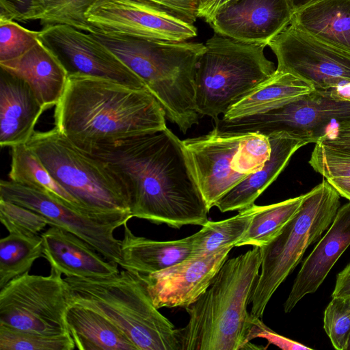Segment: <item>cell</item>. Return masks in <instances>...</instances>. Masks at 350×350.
Instances as JSON below:
<instances>
[{"label": "cell", "instance_id": "obj_47", "mask_svg": "<svg viewBox=\"0 0 350 350\" xmlns=\"http://www.w3.org/2000/svg\"><path fill=\"white\" fill-rule=\"evenodd\" d=\"M347 350H350V343H349V347H348Z\"/></svg>", "mask_w": 350, "mask_h": 350}, {"label": "cell", "instance_id": "obj_40", "mask_svg": "<svg viewBox=\"0 0 350 350\" xmlns=\"http://www.w3.org/2000/svg\"><path fill=\"white\" fill-rule=\"evenodd\" d=\"M176 14L188 23L193 24L198 18L201 0H146Z\"/></svg>", "mask_w": 350, "mask_h": 350}, {"label": "cell", "instance_id": "obj_16", "mask_svg": "<svg viewBox=\"0 0 350 350\" xmlns=\"http://www.w3.org/2000/svg\"><path fill=\"white\" fill-rule=\"evenodd\" d=\"M234 246L206 256H191L161 271L142 274L157 308L187 307L211 286Z\"/></svg>", "mask_w": 350, "mask_h": 350}, {"label": "cell", "instance_id": "obj_32", "mask_svg": "<svg viewBox=\"0 0 350 350\" xmlns=\"http://www.w3.org/2000/svg\"><path fill=\"white\" fill-rule=\"evenodd\" d=\"M42 13L41 24L65 25L86 33L94 28L88 22L86 14L98 0H41Z\"/></svg>", "mask_w": 350, "mask_h": 350}, {"label": "cell", "instance_id": "obj_31", "mask_svg": "<svg viewBox=\"0 0 350 350\" xmlns=\"http://www.w3.org/2000/svg\"><path fill=\"white\" fill-rule=\"evenodd\" d=\"M69 333L48 334L0 325V350H73Z\"/></svg>", "mask_w": 350, "mask_h": 350}, {"label": "cell", "instance_id": "obj_44", "mask_svg": "<svg viewBox=\"0 0 350 350\" xmlns=\"http://www.w3.org/2000/svg\"><path fill=\"white\" fill-rule=\"evenodd\" d=\"M338 192L341 197L350 201V177L327 180Z\"/></svg>", "mask_w": 350, "mask_h": 350}, {"label": "cell", "instance_id": "obj_38", "mask_svg": "<svg viewBox=\"0 0 350 350\" xmlns=\"http://www.w3.org/2000/svg\"><path fill=\"white\" fill-rule=\"evenodd\" d=\"M42 13L41 0H0V18L20 22L38 20Z\"/></svg>", "mask_w": 350, "mask_h": 350}, {"label": "cell", "instance_id": "obj_28", "mask_svg": "<svg viewBox=\"0 0 350 350\" xmlns=\"http://www.w3.org/2000/svg\"><path fill=\"white\" fill-rule=\"evenodd\" d=\"M259 206L255 204L230 218L219 221H207L192 234L191 256H206L226 247L234 246L247 231Z\"/></svg>", "mask_w": 350, "mask_h": 350}, {"label": "cell", "instance_id": "obj_10", "mask_svg": "<svg viewBox=\"0 0 350 350\" xmlns=\"http://www.w3.org/2000/svg\"><path fill=\"white\" fill-rule=\"evenodd\" d=\"M350 124V101L332 98L327 90L311 93L267 112L233 120L218 119L215 127L223 132L257 133L268 137L286 132L317 143L328 131Z\"/></svg>", "mask_w": 350, "mask_h": 350}, {"label": "cell", "instance_id": "obj_7", "mask_svg": "<svg viewBox=\"0 0 350 350\" xmlns=\"http://www.w3.org/2000/svg\"><path fill=\"white\" fill-rule=\"evenodd\" d=\"M196 73V106L200 115L218 120L230 107L270 78L274 63L264 44L245 43L215 33L205 43Z\"/></svg>", "mask_w": 350, "mask_h": 350}, {"label": "cell", "instance_id": "obj_6", "mask_svg": "<svg viewBox=\"0 0 350 350\" xmlns=\"http://www.w3.org/2000/svg\"><path fill=\"white\" fill-rule=\"evenodd\" d=\"M340 196L325 178L304 194L292 219L267 245L260 247V272L251 298L250 315L261 319L271 297L317 242L340 207Z\"/></svg>", "mask_w": 350, "mask_h": 350}, {"label": "cell", "instance_id": "obj_37", "mask_svg": "<svg viewBox=\"0 0 350 350\" xmlns=\"http://www.w3.org/2000/svg\"><path fill=\"white\" fill-rule=\"evenodd\" d=\"M271 146L268 137L257 133H247L241 144L235 170L245 176L260 169L269 159Z\"/></svg>", "mask_w": 350, "mask_h": 350}, {"label": "cell", "instance_id": "obj_17", "mask_svg": "<svg viewBox=\"0 0 350 350\" xmlns=\"http://www.w3.org/2000/svg\"><path fill=\"white\" fill-rule=\"evenodd\" d=\"M288 0H228L208 23L215 33L235 40L268 46L291 22Z\"/></svg>", "mask_w": 350, "mask_h": 350}, {"label": "cell", "instance_id": "obj_42", "mask_svg": "<svg viewBox=\"0 0 350 350\" xmlns=\"http://www.w3.org/2000/svg\"><path fill=\"white\" fill-rule=\"evenodd\" d=\"M334 296H350V262L336 276L332 294V297Z\"/></svg>", "mask_w": 350, "mask_h": 350}, {"label": "cell", "instance_id": "obj_13", "mask_svg": "<svg viewBox=\"0 0 350 350\" xmlns=\"http://www.w3.org/2000/svg\"><path fill=\"white\" fill-rule=\"evenodd\" d=\"M86 17L94 31L145 40L183 42L198 34L193 24L146 0H98Z\"/></svg>", "mask_w": 350, "mask_h": 350}, {"label": "cell", "instance_id": "obj_24", "mask_svg": "<svg viewBox=\"0 0 350 350\" xmlns=\"http://www.w3.org/2000/svg\"><path fill=\"white\" fill-rule=\"evenodd\" d=\"M291 23L326 44L350 53V0H321L295 12Z\"/></svg>", "mask_w": 350, "mask_h": 350}, {"label": "cell", "instance_id": "obj_22", "mask_svg": "<svg viewBox=\"0 0 350 350\" xmlns=\"http://www.w3.org/2000/svg\"><path fill=\"white\" fill-rule=\"evenodd\" d=\"M0 68L25 81L45 110L59 102L68 77L57 57L40 40L21 57L0 63Z\"/></svg>", "mask_w": 350, "mask_h": 350}, {"label": "cell", "instance_id": "obj_41", "mask_svg": "<svg viewBox=\"0 0 350 350\" xmlns=\"http://www.w3.org/2000/svg\"><path fill=\"white\" fill-rule=\"evenodd\" d=\"M317 142L350 151V124L328 131Z\"/></svg>", "mask_w": 350, "mask_h": 350}, {"label": "cell", "instance_id": "obj_9", "mask_svg": "<svg viewBox=\"0 0 350 350\" xmlns=\"http://www.w3.org/2000/svg\"><path fill=\"white\" fill-rule=\"evenodd\" d=\"M62 273H26L0 289V325L48 334L68 333L66 314L72 304Z\"/></svg>", "mask_w": 350, "mask_h": 350}, {"label": "cell", "instance_id": "obj_33", "mask_svg": "<svg viewBox=\"0 0 350 350\" xmlns=\"http://www.w3.org/2000/svg\"><path fill=\"white\" fill-rule=\"evenodd\" d=\"M323 327L332 346L347 350L350 343V296H334L324 312Z\"/></svg>", "mask_w": 350, "mask_h": 350}, {"label": "cell", "instance_id": "obj_29", "mask_svg": "<svg viewBox=\"0 0 350 350\" xmlns=\"http://www.w3.org/2000/svg\"><path fill=\"white\" fill-rule=\"evenodd\" d=\"M43 256L41 235L10 232L0 239V289L17 276L28 273Z\"/></svg>", "mask_w": 350, "mask_h": 350}, {"label": "cell", "instance_id": "obj_4", "mask_svg": "<svg viewBox=\"0 0 350 350\" xmlns=\"http://www.w3.org/2000/svg\"><path fill=\"white\" fill-rule=\"evenodd\" d=\"M91 33L144 83L167 118L181 132L186 133L198 123L196 73L204 44L145 40L98 31Z\"/></svg>", "mask_w": 350, "mask_h": 350}, {"label": "cell", "instance_id": "obj_18", "mask_svg": "<svg viewBox=\"0 0 350 350\" xmlns=\"http://www.w3.org/2000/svg\"><path fill=\"white\" fill-rule=\"evenodd\" d=\"M350 246V201L340 206L325 234L304 261L284 304L290 312L306 295L314 293Z\"/></svg>", "mask_w": 350, "mask_h": 350}, {"label": "cell", "instance_id": "obj_26", "mask_svg": "<svg viewBox=\"0 0 350 350\" xmlns=\"http://www.w3.org/2000/svg\"><path fill=\"white\" fill-rule=\"evenodd\" d=\"M68 333L80 350H138L125 334L97 312L72 304L67 311Z\"/></svg>", "mask_w": 350, "mask_h": 350}, {"label": "cell", "instance_id": "obj_23", "mask_svg": "<svg viewBox=\"0 0 350 350\" xmlns=\"http://www.w3.org/2000/svg\"><path fill=\"white\" fill-rule=\"evenodd\" d=\"M121 240V261L124 269L142 274L155 273L191 256L192 235L174 241H155L135 235L127 222Z\"/></svg>", "mask_w": 350, "mask_h": 350}, {"label": "cell", "instance_id": "obj_20", "mask_svg": "<svg viewBox=\"0 0 350 350\" xmlns=\"http://www.w3.org/2000/svg\"><path fill=\"white\" fill-rule=\"evenodd\" d=\"M45 111L29 85L0 68V145L27 144Z\"/></svg>", "mask_w": 350, "mask_h": 350}, {"label": "cell", "instance_id": "obj_19", "mask_svg": "<svg viewBox=\"0 0 350 350\" xmlns=\"http://www.w3.org/2000/svg\"><path fill=\"white\" fill-rule=\"evenodd\" d=\"M43 257L53 268L66 276L104 277L119 272L94 247L75 234L57 226L41 233Z\"/></svg>", "mask_w": 350, "mask_h": 350}, {"label": "cell", "instance_id": "obj_39", "mask_svg": "<svg viewBox=\"0 0 350 350\" xmlns=\"http://www.w3.org/2000/svg\"><path fill=\"white\" fill-rule=\"evenodd\" d=\"M256 338H262L284 350H311V348L275 333L265 325L261 319L253 317L252 326L247 335L248 342Z\"/></svg>", "mask_w": 350, "mask_h": 350}, {"label": "cell", "instance_id": "obj_35", "mask_svg": "<svg viewBox=\"0 0 350 350\" xmlns=\"http://www.w3.org/2000/svg\"><path fill=\"white\" fill-rule=\"evenodd\" d=\"M309 164L326 180L350 177V151L315 143Z\"/></svg>", "mask_w": 350, "mask_h": 350}, {"label": "cell", "instance_id": "obj_5", "mask_svg": "<svg viewBox=\"0 0 350 350\" xmlns=\"http://www.w3.org/2000/svg\"><path fill=\"white\" fill-rule=\"evenodd\" d=\"M72 304L100 314L138 350H180L176 328L153 304L142 274L124 269L109 276H66Z\"/></svg>", "mask_w": 350, "mask_h": 350}, {"label": "cell", "instance_id": "obj_46", "mask_svg": "<svg viewBox=\"0 0 350 350\" xmlns=\"http://www.w3.org/2000/svg\"><path fill=\"white\" fill-rule=\"evenodd\" d=\"M319 1L321 0H288V2L293 12L295 14L304 7H306Z\"/></svg>", "mask_w": 350, "mask_h": 350}, {"label": "cell", "instance_id": "obj_27", "mask_svg": "<svg viewBox=\"0 0 350 350\" xmlns=\"http://www.w3.org/2000/svg\"><path fill=\"white\" fill-rule=\"evenodd\" d=\"M11 159L10 170L8 174L10 180L49 192L85 211L79 202L54 180L40 159L27 144L11 147Z\"/></svg>", "mask_w": 350, "mask_h": 350}, {"label": "cell", "instance_id": "obj_21", "mask_svg": "<svg viewBox=\"0 0 350 350\" xmlns=\"http://www.w3.org/2000/svg\"><path fill=\"white\" fill-rule=\"evenodd\" d=\"M268 139L271 146L269 159L216 202L215 206L221 212L240 211L254 204L256 200L285 168L293 154L309 144L284 131L273 133Z\"/></svg>", "mask_w": 350, "mask_h": 350}, {"label": "cell", "instance_id": "obj_1", "mask_svg": "<svg viewBox=\"0 0 350 350\" xmlns=\"http://www.w3.org/2000/svg\"><path fill=\"white\" fill-rule=\"evenodd\" d=\"M88 154L122 183L132 217L177 229L208 221L209 210L183 141L167 127L100 144Z\"/></svg>", "mask_w": 350, "mask_h": 350}, {"label": "cell", "instance_id": "obj_8", "mask_svg": "<svg viewBox=\"0 0 350 350\" xmlns=\"http://www.w3.org/2000/svg\"><path fill=\"white\" fill-rule=\"evenodd\" d=\"M27 145L88 213H131L126 190L107 165L77 148L55 127L35 131Z\"/></svg>", "mask_w": 350, "mask_h": 350}, {"label": "cell", "instance_id": "obj_15", "mask_svg": "<svg viewBox=\"0 0 350 350\" xmlns=\"http://www.w3.org/2000/svg\"><path fill=\"white\" fill-rule=\"evenodd\" d=\"M247 133L214 128L206 135L183 141L208 209L247 176L235 170L241 144Z\"/></svg>", "mask_w": 350, "mask_h": 350}, {"label": "cell", "instance_id": "obj_43", "mask_svg": "<svg viewBox=\"0 0 350 350\" xmlns=\"http://www.w3.org/2000/svg\"><path fill=\"white\" fill-rule=\"evenodd\" d=\"M227 1L228 0H201L198 16L208 23L217 10Z\"/></svg>", "mask_w": 350, "mask_h": 350}, {"label": "cell", "instance_id": "obj_12", "mask_svg": "<svg viewBox=\"0 0 350 350\" xmlns=\"http://www.w3.org/2000/svg\"><path fill=\"white\" fill-rule=\"evenodd\" d=\"M276 70L327 90L350 83V53L321 42L290 23L268 44Z\"/></svg>", "mask_w": 350, "mask_h": 350}, {"label": "cell", "instance_id": "obj_34", "mask_svg": "<svg viewBox=\"0 0 350 350\" xmlns=\"http://www.w3.org/2000/svg\"><path fill=\"white\" fill-rule=\"evenodd\" d=\"M40 42V31L0 18V63L16 59Z\"/></svg>", "mask_w": 350, "mask_h": 350}, {"label": "cell", "instance_id": "obj_25", "mask_svg": "<svg viewBox=\"0 0 350 350\" xmlns=\"http://www.w3.org/2000/svg\"><path fill=\"white\" fill-rule=\"evenodd\" d=\"M313 90V87L304 80L276 70L270 78L232 105L222 119L263 113L291 103Z\"/></svg>", "mask_w": 350, "mask_h": 350}, {"label": "cell", "instance_id": "obj_14", "mask_svg": "<svg viewBox=\"0 0 350 350\" xmlns=\"http://www.w3.org/2000/svg\"><path fill=\"white\" fill-rule=\"evenodd\" d=\"M40 40L57 57L68 76H89L134 88H146L133 71L90 33L65 25H47L40 31Z\"/></svg>", "mask_w": 350, "mask_h": 350}, {"label": "cell", "instance_id": "obj_30", "mask_svg": "<svg viewBox=\"0 0 350 350\" xmlns=\"http://www.w3.org/2000/svg\"><path fill=\"white\" fill-rule=\"evenodd\" d=\"M304 195L266 206H259L251 223L235 247H262L269 243L299 210Z\"/></svg>", "mask_w": 350, "mask_h": 350}, {"label": "cell", "instance_id": "obj_3", "mask_svg": "<svg viewBox=\"0 0 350 350\" xmlns=\"http://www.w3.org/2000/svg\"><path fill=\"white\" fill-rule=\"evenodd\" d=\"M260 265L259 247L226 260L207 290L185 308L189 321L176 329L180 350L266 349L247 340L253 317L247 308Z\"/></svg>", "mask_w": 350, "mask_h": 350}, {"label": "cell", "instance_id": "obj_11", "mask_svg": "<svg viewBox=\"0 0 350 350\" xmlns=\"http://www.w3.org/2000/svg\"><path fill=\"white\" fill-rule=\"evenodd\" d=\"M0 199L41 215L49 226H57L75 234L107 260L120 265L121 241L115 237L114 232L132 218L131 213L92 215L49 192L11 180H1Z\"/></svg>", "mask_w": 350, "mask_h": 350}, {"label": "cell", "instance_id": "obj_36", "mask_svg": "<svg viewBox=\"0 0 350 350\" xmlns=\"http://www.w3.org/2000/svg\"><path fill=\"white\" fill-rule=\"evenodd\" d=\"M0 221L10 232L40 235L48 225L41 215L14 203L0 199Z\"/></svg>", "mask_w": 350, "mask_h": 350}, {"label": "cell", "instance_id": "obj_2", "mask_svg": "<svg viewBox=\"0 0 350 350\" xmlns=\"http://www.w3.org/2000/svg\"><path fill=\"white\" fill-rule=\"evenodd\" d=\"M165 113L147 88L70 75L55 105V127L86 153L96 146L167 127Z\"/></svg>", "mask_w": 350, "mask_h": 350}, {"label": "cell", "instance_id": "obj_45", "mask_svg": "<svg viewBox=\"0 0 350 350\" xmlns=\"http://www.w3.org/2000/svg\"><path fill=\"white\" fill-rule=\"evenodd\" d=\"M327 92L334 99L350 101V83L327 90Z\"/></svg>", "mask_w": 350, "mask_h": 350}]
</instances>
